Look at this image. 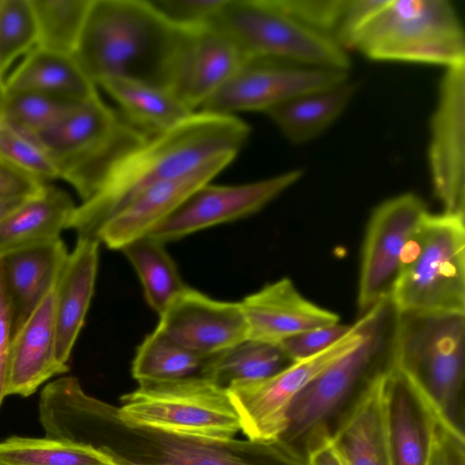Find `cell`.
I'll use <instances>...</instances> for the list:
<instances>
[{
  "mask_svg": "<svg viewBox=\"0 0 465 465\" xmlns=\"http://www.w3.org/2000/svg\"><path fill=\"white\" fill-rule=\"evenodd\" d=\"M54 287L12 335L5 394L28 397L69 368L56 359Z\"/></svg>",
  "mask_w": 465,
  "mask_h": 465,
  "instance_id": "21",
  "label": "cell"
},
{
  "mask_svg": "<svg viewBox=\"0 0 465 465\" xmlns=\"http://www.w3.org/2000/svg\"><path fill=\"white\" fill-rule=\"evenodd\" d=\"M439 428L428 465H443L442 451L439 439Z\"/></svg>",
  "mask_w": 465,
  "mask_h": 465,
  "instance_id": "47",
  "label": "cell"
},
{
  "mask_svg": "<svg viewBox=\"0 0 465 465\" xmlns=\"http://www.w3.org/2000/svg\"><path fill=\"white\" fill-rule=\"evenodd\" d=\"M386 366L371 379L331 436L342 465H391L383 404Z\"/></svg>",
  "mask_w": 465,
  "mask_h": 465,
  "instance_id": "24",
  "label": "cell"
},
{
  "mask_svg": "<svg viewBox=\"0 0 465 465\" xmlns=\"http://www.w3.org/2000/svg\"><path fill=\"white\" fill-rule=\"evenodd\" d=\"M0 465H116L91 446L65 440L12 436L0 441Z\"/></svg>",
  "mask_w": 465,
  "mask_h": 465,
  "instance_id": "32",
  "label": "cell"
},
{
  "mask_svg": "<svg viewBox=\"0 0 465 465\" xmlns=\"http://www.w3.org/2000/svg\"><path fill=\"white\" fill-rule=\"evenodd\" d=\"M180 30L151 0H92L73 55L97 87L114 78L163 87Z\"/></svg>",
  "mask_w": 465,
  "mask_h": 465,
  "instance_id": "3",
  "label": "cell"
},
{
  "mask_svg": "<svg viewBox=\"0 0 465 465\" xmlns=\"http://www.w3.org/2000/svg\"><path fill=\"white\" fill-rule=\"evenodd\" d=\"M428 213L424 202L405 193L371 213L362 248L358 307L363 314L390 300L403 252Z\"/></svg>",
  "mask_w": 465,
  "mask_h": 465,
  "instance_id": "12",
  "label": "cell"
},
{
  "mask_svg": "<svg viewBox=\"0 0 465 465\" xmlns=\"http://www.w3.org/2000/svg\"><path fill=\"white\" fill-rule=\"evenodd\" d=\"M92 0H30L38 29L37 46L73 54Z\"/></svg>",
  "mask_w": 465,
  "mask_h": 465,
  "instance_id": "33",
  "label": "cell"
},
{
  "mask_svg": "<svg viewBox=\"0 0 465 465\" xmlns=\"http://www.w3.org/2000/svg\"><path fill=\"white\" fill-rule=\"evenodd\" d=\"M272 2L277 8L297 21L332 37L346 0H272Z\"/></svg>",
  "mask_w": 465,
  "mask_h": 465,
  "instance_id": "38",
  "label": "cell"
},
{
  "mask_svg": "<svg viewBox=\"0 0 465 465\" xmlns=\"http://www.w3.org/2000/svg\"><path fill=\"white\" fill-rule=\"evenodd\" d=\"M111 458V457H110ZM116 465H141L119 458H111Z\"/></svg>",
  "mask_w": 465,
  "mask_h": 465,
  "instance_id": "49",
  "label": "cell"
},
{
  "mask_svg": "<svg viewBox=\"0 0 465 465\" xmlns=\"http://www.w3.org/2000/svg\"><path fill=\"white\" fill-rule=\"evenodd\" d=\"M40 421L47 438L88 445L141 465H308L279 440L189 437L124 423L115 406L88 395L76 378L51 391Z\"/></svg>",
  "mask_w": 465,
  "mask_h": 465,
  "instance_id": "1",
  "label": "cell"
},
{
  "mask_svg": "<svg viewBox=\"0 0 465 465\" xmlns=\"http://www.w3.org/2000/svg\"><path fill=\"white\" fill-rule=\"evenodd\" d=\"M378 61H401L444 65L465 64L464 35L438 38L395 48L382 54Z\"/></svg>",
  "mask_w": 465,
  "mask_h": 465,
  "instance_id": "37",
  "label": "cell"
},
{
  "mask_svg": "<svg viewBox=\"0 0 465 465\" xmlns=\"http://www.w3.org/2000/svg\"><path fill=\"white\" fill-rule=\"evenodd\" d=\"M116 411L124 423L189 437L229 440L241 430L227 391L205 378L141 382Z\"/></svg>",
  "mask_w": 465,
  "mask_h": 465,
  "instance_id": "8",
  "label": "cell"
},
{
  "mask_svg": "<svg viewBox=\"0 0 465 465\" xmlns=\"http://www.w3.org/2000/svg\"><path fill=\"white\" fill-rule=\"evenodd\" d=\"M302 169L237 184L207 183L196 190L149 234L163 243L203 229L251 215L297 183Z\"/></svg>",
  "mask_w": 465,
  "mask_h": 465,
  "instance_id": "15",
  "label": "cell"
},
{
  "mask_svg": "<svg viewBox=\"0 0 465 465\" xmlns=\"http://www.w3.org/2000/svg\"><path fill=\"white\" fill-rule=\"evenodd\" d=\"M214 357L190 351L154 330L138 346L132 374L139 383L209 379Z\"/></svg>",
  "mask_w": 465,
  "mask_h": 465,
  "instance_id": "29",
  "label": "cell"
},
{
  "mask_svg": "<svg viewBox=\"0 0 465 465\" xmlns=\"http://www.w3.org/2000/svg\"><path fill=\"white\" fill-rule=\"evenodd\" d=\"M293 362L279 344L246 339L215 355L209 380L227 390L237 382L270 378Z\"/></svg>",
  "mask_w": 465,
  "mask_h": 465,
  "instance_id": "30",
  "label": "cell"
},
{
  "mask_svg": "<svg viewBox=\"0 0 465 465\" xmlns=\"http://www.w3.org/2000/svg\"><path fill=\"white\" fill-rule=\"evenodd\" d=\"M465 313H396L389 363L464 433Z\"/></svg>",
  "mask_w": 465,
  "mask_h": 465,
  "instance_id": "4",
  "label": "cell"
},
{
  "mask_svg": "<svg viewBox=\"0 0 465 465\" xmlns=\"http://www.w3.org/2000/svg\"><path fill=\"white\" fill-rule=\"evenodd\" d=\"M80 104L39 93L6 92L3 119L37 134L60 123Z\"/></svg>",
  "mask_w": 465,
  "mask_h": 465,
  "instance_id": "35",
  "label": "cell"
},
{
  "mask_svg": "<svg viewBox=\"0 0 465 465\" xmlns=\"http://www.w3.org/2000/svg\"><path fill=\"white\" fill-rule=\"evenodd\" d=\"M349 71L251 58L199 111L262 112L301 94L349 80Z\"/></svg>",
  "mask_w": 465,
  "mask_h": 465,
  "instance_id": "13",
  "label": "cell"
},
{
  "mask_svg": "<svg viewBox=\"0 0 465 465\" xmlns=\"http://www.w3.org/2000/svg\"><path fill=\"white\" fill-rule=\"evenodd\" d=\"M75 207L68 193L45 184L0 221V257L60 238Z\"/></svg>",
  "mask_w": 465,
  "mask_h": 465,
  "instance_id": "26",
  "label": "cell"
},
{
  "mask_svg": "<svg viewBox=\"0 0 465 465\" xmlns=\"http://www.w3.org/2000/svg\"><path fill=\"white\" fill-rule=\"evenodd\" d=\"M12 338V312L0 266V406L6 396L8 357Z\"/></svg>",
  "mask_w": 465,
  "mask_h": 465,
  "instance_id": "43",
  "label": "cell"
},
{
  "mask_svg": "<svg viewBox=\"0 0 465 465\" xmlns=\"http://www.w3.org/2000/svg\"><path fill=\"white\" fill-rule=\"evenodd\" d=\"M37 135L59 178L75 189L82 202L94 195L116 160L149 137L100 97L80 104Z\"/></svg>",
  "mask_w": 465,
  "mask_h": 465,
  "instance_id": "6",
  "label": "cell"
},
{
  "mask_svg": "<svg viewBox=\"0 0 465 465\" xmlns=\"http://www.w3.org/2000/svg\"><path fill=\"white\" fill-rule=\"evenodd\" d=\"M99 243L97 240L78 236L54 285L56 359L64 367H68L94 293Z\"/></svg>",
  "mask_w": 465,
  "mask_h": 465,
  "instance_id": "22",
  "label": "cell"
},
{
  "mask_svg": "<svg viewBox=\"0 0 465 465\" xmlns=\"http://www.w3.org/2000/svg\"><path fill=\"white\" fill-rule=\"evenodd\" d=\"M464 221L426 214L403 252L390 296L396 313H465Z\"/></svg>",
  "mask_w": 465,
  "mask_h": 465,
  "instance_id": "5",
  "label": "cell"
},
{
  "mask_svg": "<svg viewBox=\"0 0 465 465\" xmlns=\"http://www.w3.org/2000/svg\"><path fill=\"white\" fill-rule=\"evenodd\" d=\"M213 23L251 58L349 71L350 57L331 35L277 8L272 0H228Z\"/></svg>",
  "mask_w": 465,
  "mask_h": 465,
  "instance_id": "9",
  "label": "cell"
},
{
  "mask_svg": "<svg viewBox=\"0 0 465 465\" xmlns=\"http://www.w3.org/2000/svg\"><path fill=\"white\" fill-rule=\"evenodd\" d=\"M357 88L356 83L347 80L289 99L264 114L290 142L305 143L321 135L340 117Z\"/></svg>",
  "mask_w": 465,
  "mask_h": 465,
  "instance_id": "27",
  "label": "cell"
},
{
  "mask_svg": "<svg viewBox=\"0 0 465 465\" xmlns=\"http://www.w3.org/2000/svg\"><path fill=\"white\" fill-rule=\"evenodd\" d=\"M228 0H151L173 25L193 27L213 23Z\"/></svg>",
  "mask_w": 465,
  "mask_h": 465,
  "instance_id": "39",
  "label": "cell"
},
{
  "mask_svg": "<svg viewBox=\"0 0 465 465\" xmlns=\"http://www.w3.org/2000/svg\"><path fill=\"white\" fill-rule=\"evenodd\" d=\"M248 339L279 344L292 335L340 322V316L302 295L283 277L240 302Z\"/></svg>",
  "mask_w": 465,
  "mask_h": 465,
  "instance_id": "20",
  "label": "cell"
},
{
  "mask_svg": "<svg viewBox=\"0 0 465 465\" xmlns=\"http://www.w3.org/2000/svg\"><path fill=\"white\" fill-rule=\"evenodd\" d=\"M5 91L39 93L84 103L99 96L97 86L73 54L35 46L5 80Z\"/></svg>",
  "mask_w": 465,
  "mask_h": 465,
  "instance_id": "25",
  "label": "cell"
},
{
  "mask_svg": "<svg viewBox=\"0 0 465 465\" xmlns=\"http://www.w3.org/2000/svg\"><path fill=\"white\" fill-rule=\"evenodd\" d=\"M352 325L340 322L309 330L282 341L279 345L292 361L312 357L343 338Z\"/></svg>",
  "mask_w": 465,
  "mask_h": 465,
  "instance_id": "40",
  "label": "cell"
},
{
  "mask_svg": "<svg viewBox=\"0 0 465 465\" xmlns=\"http://www.w3.org/2000/svg\"><path fill=\"white\" fill-rule=\"evenodd\" d=\"M67 255L58 238L0 257L12 312V335L54 287Z\"/></svg>",
  "mask_w": 465,
  "mask_h": 465,
  "instance_id": "23",
  "label": "cell"
},
{
  "mask_svg": "<svg viewBox=\"0 0 465 465\" xmlns=\"http://www.w3.org/2000/svg\"><path fill=\"white\" fill-rule=\"evenodd\" d=\"M0 159L42 183L59 178L38 135L4 119L0 122Z\"/></svg>",
  "mask_w": 465,
  "mask_h": 465,
  "instance_id": "34",
  "label": "cell"
},
{
  "mask_svg": "<svg viewBox=\"0 0 465 465\" xmlns=\"http://www.w3.org/2000/svg\"><path fill=\"white\" fill-rule=\"evenodd\" d=\"M1 75V74H0Z\"/></svg>",
  "mask_w": 465,
  "mask_h": 465,
  "instance_id": "50",
  "label": "cell"
},
{
  "mask_svg": "<svg viewBox=\"0 0 465 465\" xmlns=\"http://www.w3.org/2000/svg\"><path fill=\"white\" fill-rule=\"evenodd\" d=\"M306 460L308 465H342L331 440H324L312 449Z\"/></svg>",
  "mask_w": 465,
  "mask_h": 465,
  "instance_id": "45",
  "label": "cell"
},
{
  "mask_svg": "<svg viewBox=\"0 0 465 465\" xmlns=\"http://www.w3.org/2000/svg\"><path fill=\"white\" fill-rule=\"evenodd\" d=\"M27 198L0 199V221L21 205Z\"/></svg>",
  "mask_w": 465,
  "mask_h": 465,
  "instance_id": "46",
  "label": "cell"
},
{
  "mask_svg": "<svg viewBox=\"0 0 465 465\" xmlns=\"http://www.w3.org/2000/svg\"><path fill=\"white\" fill-rule=\"evenodd\" d=\"M180 28L165 68L163 87L196 112L251 57L213 22Z\"/></svg>",
  "mask_w": 465,
  "mask_h": 465,
  "instance_id": "11",
  "label": "cell"
},
{
  "mask_svg": "<svg viewBox=\"0 0 465 465\" xmlns=\"http://www.w3.org/2000/svg\"><path fill=\"white\" fill-rule=\"evenodd\" d=\"M236 155L235 153L220 154L184 175L144 190L103 223L96 240L110 249L121 250L149 234L196 190L226 168Z\"/></svg>",
  "mask_w": 465,
  "mask_h": 465,
  "instance_id": "18",
  "label": "cell"
},
{
  "mask_svg": "<svg viewBox=\"0 0 465 465\" xmlns=\"http://www.w3.org/2000/svg\"><path fill=\"white\" fill-rule=\"evenodd\" d=\"M464 35L448 0H389L353 37L350 47L377 60L387 51L416 43Z\"/></svg>",
  "mask_w": 465,
  "mask_h": 465,
  "instance_id": "17",
  "label": "cell"
},
{
  "mask_svg": "<svg viewBox=\"0 0 465 465\" xmlns=\"http://www.w3.org/2000/svg\"><path fill=\"white\" fill-rule=\"evenodd\" d=\"M383 404L391 465H428L441 418L403 373L387 364Z\"/></svg>",
  "mask_w": 465,
  "mask_h": 465,
  "instance_id": "19",
  "label": "cell"
},
{
  "mask_svg": "<svg viewBox=\"0 0 465 465\" xmlns=\"http://www.w3.org/2000/svg\"><path fill=\"white\" fill-rule=\"evenodd\" d=\"M98 86L117 104L124 119L148 136L173 128L194 113L159 85L129 78H114Z\"/></svg>",
  "mask_w": 465,
  "mask_h": 465,
  "instance_id": "28",
  "label": "cell"
},
{
  "mask_svg": "<svg viewBox=\"0 0 465 465\" xmlns=\"http://www.w3.org/2000/svg\"><path fill=\"white\" fill-rule=\"evenodd\" d=\"M428 156L444 213L465 218V64L446 68L440 80Z\"/></svg>",
  "mask_w": 465,
  "mask_h": 465,
  "instance_id": "14",
  "label": "cell"
},
{
  "mask_svg": "<svg viewBox=\"0 0 465 465\" xmlns=\"http://www.w3.org/2000/svg\"><path fill=\"white\" fill-rule=\"evenodd\" d=\"M159 316L156 331L202 355L219 354L248 339L240 302L213 300L189 287Z\"/></svg>",
  "mask_w": 465,
  "mask_h": 465,
  "instance_id": "16",
  "label": "cell"
},
{
  "mask_svg": "<svg viewBox=\"0 0 465 465\" xmlns=\"http://www.w3.org/2000/svg\"><path fill=\"white\" fill-rule=\"evenodd\" d=\"M121 251L136 271L148 304L159 315L187 287L162 242L145 235Z\"/></svg>",
  "mask_w": 465,
  "mask_h": 465,
  "instance_id": "31",
  "label": "cell"
},
{
  "mask_svg": "<svg viewBox=\"0 0 465 465\" xmlns=\"http://www.w3.org/2000/svg\"><path fill=\"white\" fill-rule=\"evenodd\" d=\"M389 0H346L333 39L344 49L349 48L353 37L388 3Z\"/></svg>",
  "mask_w": 465,
  "mask_h": 465,
  "instance_id": "41",
  "label": "cell"
},
{
  "mask_svg": "<svg viewBox=\"0 0 465 465\" xmlns=\"http://www.w3.org/2000/svg\"><path fill=\"white\" fill-rule=\"evenodd\" d=\"M45 185L0 159V199L29 198L37 194Z\"/></svg>",
  "mask_w": 465,
  "mask_h": 465,
  "instance_id": "42",
  "label": "cell"
},
{
  "mask_svg": "<svg viewBox=\"0 0 465 465\" xmlns=\"http://www.w3.org/2000/svg\"><path fill=\"white\" fill-rule=\"evenodd\" d=\"M5 95H6V91H5V79H4V76L0 75V122L3 119Z\"/></svg>",
  "mask_w": 465,
  "mask_h": 465,
  "instance_id": "48",
  "label": "cell"
},
{
  "mask_svg": "<svg viewBox=\"0 0 465 465\" xmlns=\"http://www.w3.org/2000/svg\"><path fill=\"white\" fill-rule=\"evenodd\" d=\"M387 306L388 302H384L365 312L343 338L323 351L294 361L270 378L231 385L226 391L239 416L241 430L247 439L278 440L297 394L331 363L357 347Z\"/></svg>",
  "mask_w": 465,
  "mask_h": 465,
  "instance_id": "10",
  "label": "cell"
},
{
  "mask_svg": "<svg viewBox=\"0 0 465 465\" xmlns=\"http://www.w3.org/2000/svg\"><path fill=\"white\" fill-rule=\"evenodd\" d=\"M443 465H465L464 433L448 426L443 420L439 428Z\"/></svg>",
  "mask_w": 465,
  "mask_h": 465,
  "instance_id": "44",
  "label": "cell"
},
{
  "mask_svg": "<svg viewBox=\"0 0 465 465\" xmlns=\"http://www.w3.org/2000/svg\"><path fill=\"white\" fill-rule=\"evenodd\" d=\"M386 310L357 347L331 363L297 394L289 408L280 441L306 458L316 445L331 439L371 379L381 369L375 368V361L381 351Z\"/></svg>",
  "mask_w": 465,
  "mask_h": 465,
  "instance_id": "7",
  "label": "cell"
},
{
  "mask_svg": "<svg viewBox=\"0 0 465 465\" xmlns=\"http://www.w3.org/2000/svg\"><path fill=\"white\" fill-rule=\"evenodd\" d=\"M38 45V29L30 0H0V74Z\"/></svg>",
  "mask_w": 465,
  "mask_h": 465,
  "instance_id": "36",
  "label": "cell"
},
{
  "mask_svg": "<svg viewBox=\"0 0 465 465\" xmlns=\"http://www.w3.org/2000/svg\"><path fill=\"white\" fill-rule=\"evenodd\" d=\"M250 134V126L235 115L193 113L116 160L94 195L75 207L68 228L78 236L96 240L103 223L142 192L184 175L220 154L238 153Z\"/></svg>",
  "mask_w": 465,
  "mask_h": 465,
  "instance_id": "2",
  "label": "cell"
}]
</instances>
